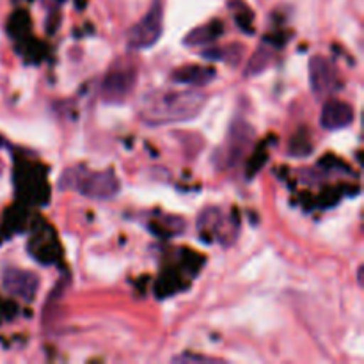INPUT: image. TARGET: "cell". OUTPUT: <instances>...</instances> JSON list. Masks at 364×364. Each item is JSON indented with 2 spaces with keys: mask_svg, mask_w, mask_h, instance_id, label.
<instances>
[{
  "mask_svg": "<svg viewBox=\"0 0 364 364\" xmlns=\"http://www.w3.org/2000/svg\"><path fill=\"white\" fill-rule=\"evenodd\" d=\"M164 32V7L160 0H155L148 13L128 31L127 45L132 50H146L160 41Z\"/></svg>",
  "mask_w": 364,
  "mask_h": 364,
  "instance_id": "obj_3",
  "label": "cell"
},
{
  "mask_svg": "<svg viewBox=\"0 0 364 364\" xmlns=\"http://www.w3.org/2000/svg\"><path fill=\"white\" fill-rule=\"evenodd\" d=\"M217 77V70L213 66H199V64H188V66L180 68L173 71L171 78L176 84L191 85V87H203L210 84Z\"/></svg>",
  "mask_w": 364,
  "mask_h": 364,
  "instance_id": "obj_9",
  "label": "cell"
},
{
  "mask_svg": "<svg viewBox=\"0 0 364 364\" xmlns=\"http://www.w3.org/2000/svg\"><path fill=\"white\" fill-rule=\"evenodd\" d=\"M60 191H75L96 201H109L119 192V180L112 171H89L78 166L64 171L59 178Z\"/></svg>",
  "mask_w": 364,
  "mask_h": 364,
  "instance_id": "obj_2",
  "label": "cell"
},
{
  "mask_svg": "<svg viewBox=\"0 0 364 364\" xmlns=\"http://www.w3.org/2000/svg\"><path fill=\"white\" fill-rule=\"evenodd\" d=\"M137 82V68L134 64H114L102 82V98L107 103H121L132 95Z\"/></svg>",
  "mask_w": 364,
  "mask_h": 364,
  "instance_id": "obj_4",
  "label": "cell"
},
{
  "mask_svg": "<svg viewBox=\"0 0 364 364\" xmlns=\"http://www.w3.org/2000/svg\"><path fill=\"white\" fill-rule=\"evenodd\" d=\"M252 141V128L245 124L244 121H235L231 132L228 134L226 144L220 149H217V164L220 167H233L245 149L249 148Z\"/></svg>",
  "mask_w": 364,
  "mask_h": 364,
  "instance_id": "obj_5",
  "label": "cell"
},
{
  "mask_svg": "<svg viewBox=\"0 0 364 364\" xmlns=\"http://www.w3.org/2000/svg\"><path fill=\"white\" fill-rule=\"evenodd\" d=\"M220 32H223V25H220L219 21H213V23L203 25V27H198L194 28V31L188 32V34L185 36L183 43L188 46L206 45V43L215 41L220 36Z\"/></svg>",
  "mask_w": 364,
  "mask_h": 364,
  "instance_id": "obj_10",
  "label": "cell"
},
{
  "mask_svg": "<svg viewBox=\"0 0 364 364\" xmlns=\"http://www.w3.org/2000/svg\"><path fill=\"white\" fill-rule=\"evenodd\" d=\"M270 60H272V52H270V50H267V48H263V46H262V48H259L258 52L252 55V59H251V63H249V68H247V71H245V75H247V77H255V75H259L263 70H267V68H269Z\"/></svg>",
  "mask_w": 364,
  "mask_h": 364,
  "instance_id": "obj_12",
  "label": "cell"
},
{
  "mask_svg": "<svg viewBox=\"0 0 364 364\" xmlns=\"http://www.w3.org/2000/svg\"><path fill=\"white\" fill-rule=\"evenodd\" d=\"M173 361L176 363H212V361H217V359H212V358H203V355H192V354H183V355H178V358H174Z\"/></svg>",
  "mask_w": 364,
  "mask_h": 364,
  "instance_id": "obj_13",
  "label": "cell"
},
{
  "mask_svg": "<svg viewBox=\"0 0 364 364\" xmlns=\"http://www.w3.org/2000/svg\"><path fill=\"white\" fill-rule=\"evenodd\" d=\"M354 121V109L348 103L340 102V100H331L323 105L322 114H320V124L329 132L343 130L350 127Z\"/></svg>",
  "mask_w": 364,
  "mask_h": 364,
  "instance_id": "obj_8",
  "label": "cell"
},
{
  "mask_svg": "<svg viewBox=\"0 0 364 364\" xmlns=\"http://www.w3.org/2000/svg\"><path fill=\"white\" fill-rule=\"evenodd\" d=\"M242 53H244V46H242V45H230V46H224V48L205 50L201 55L205 57V59H210V60H226V63H231L230 55L237 57V59L240 60Z\"/></svg>",
  "mask_w": 364,
  "mask_h": 364,
  "instance_id": "obj_11",
  "label": "cell"
},
{
  "mask_svg": "<svg viewBox=\"0 0 364 364\" xmlns=\"http://www.w3.org/2000/svg\"><path fill=\"white\" fill-rule=\"evenodd\" d=\"M358 283L363 284V267H359L358 269Z\"/></svg>",
  "mask_w": 364,
  "mask_h": 364,
  "instance_id": "obj_14",
  "label": "cell"
},
{
  "mask_svg": "<svg viewBox=\"0 0 364 364\" xmlns=\"http://www.w3.org/2000/svg\"><path fill=\"white\" fill-rule=\"evenodd\" d=\"M206 95L196 89L169 91V89H153L139 102V117L148 127L185 123L201 114L206 103Z\"/></svg>",
  "mask_w": 364,
  "mask_h": 364,
  "instance_id": "obj_1",
  "label": "cell"
},
{
  "mask_svg": "<svg viewBox=\"0 0 364 364\" xmlns=\"http://www.w3.org/2000/svg\"><path fill=\"white\" fill-rule=\"evenodd\" d=\"M309 85L316 100H326L336 89V71L329 59L315 55L309 60Z\"/></svg>",
  "mask_w": 364,
  "mask_h": 364,
  "instance_id": "obj_6",
  "label": "cell"
},
{
  "mask_svg": "<svg viewBox=\"0 0 364 364\" xmlns=\"http://www.w3.org/2000/svg\"><path fill=\"white\" fill-rule=\"evenodd\" d=\"M4 288L14 297H20L23 301L31 302L36 297V291L39 288V277L28 270L21 269H7L2 277Z\"/></svg>",
  "mask_w": 364,
  "mask_h": 364,
  "instance_id": "obj_7",
  "label": "cell"
}]
</instances>
